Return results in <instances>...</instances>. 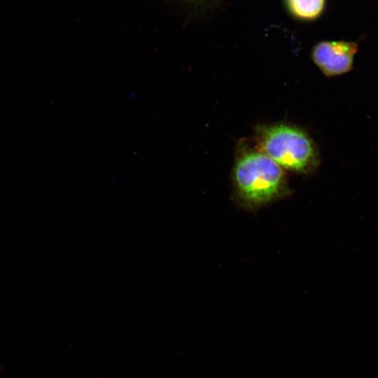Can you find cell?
Instances as JSON below:
<instances>
[{"instance_id": "cell-1", "label": "cell", "mask_w": 378, "mask_h": 378, "mask_svg": "<svg viewBox=\"0 0 378 378\" xmlns=\"http://www.w3.org/2000/svg\"><path fill=\"white\" fill-rule=\"evenodd\" d=\"M284 169L255 146L242 142L232 170V182L238 203L255 210L286 196L288 187Z\"/></svg>"}, {"instance_id": "cell-2", "label": "cell", "mask_w": 378, "mask_h": 378, "mask_svg": "<svg viewBox=\"0 0 378 378\" xmlns=\"http://www.w3.org/2000/svg\"><path fill=\"white\" fill-rule=\"evenodd\" d=\"M255 146L284 169L307 174L316 167L318 156L309 134L298 127L276 123L256 127Z\"/></svg>"}, {"instance_id": "cell-3", "label": "cell", "mask_w": 378, "mask_h": 378, "mask_svg": "<svg viewBox=\"0 0 378 378\" xmlns=\"http://www.w3.org/2000/svg\"><path fill=\"white\" fill-rule=\"evenodd\" d=\"M358 45L344 41H324L312 50V59L326 76L344 74L351 70Z\"/></svg>"}, {"instance_id": "cell-4", "label": "cell", "mask_w": 378, "mask_h": 378, "mask_svg": "<svg viewBox=\"0 0 378 378\" xmlns=\"http://www.w3.org/2000/svg\"><path fill=\"white\" fill-rule=\"evenodd\" d=\"M287 13L301 22H312L324 13L327 0H283Z\"/></svg>"}]
</instances>
